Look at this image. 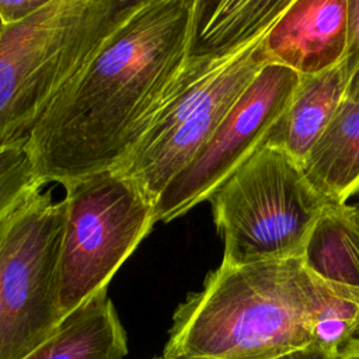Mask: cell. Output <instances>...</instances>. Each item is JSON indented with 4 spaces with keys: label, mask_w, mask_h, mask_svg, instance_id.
Instances as JSON below:
<instances>
[{
    "label": "cell",
    "mask_w": 359,
    "mask_h": 359,
    "mask_svg": "<svg viewBox=\"0 0 359 359\" xmlns=\"http://www.w3.org/2000/svg\"><path fill=\"white\" fill-rule=\"evenodd\" d=\"M195 0H142L53 98L27 140L41 185L118 168L174 94Z\"/></svg>",
    "instance_id": "6da1fadb"
},
{
    "label": "cell",
    "mask_w": 359,
    "mask_h": 359,
    "mask_svg": "<svg viewBox=\"0 0 359 359\" xmlns=\"http://www.w3.org/2000/svg\"><path fill=\"white\" fill-rule=\"evenodd\" d=\"M325 282L302 258L222 262L177 307L163 355L278 359L313 344Z\"/></svg>",
    "instance_id": "7a4b0ae2"
},
{
    "label": "cell",
    "mask_w": 359,
    "mask_h": 359,
    "mask_svg": "<svg viewBox=\"0 0 359 359\" xmlns=\"http://www.w3.org/2000/svg\"><path fill=\"white\" fill-rule=\"evenodd\" d=\"M142 0H49L0 38V150L42 115Z\"/></svg>",
    "instance_id": "3957f363"
},
{
    "label": "cell",
    "mask_w": 359,
    "mask_h": 359,
    "mask_svg": "<svg viewBox=\"0 0 359 359\" xmlns=\"http://www.w3.org/2000/svg\"><path fill=\"white\" fill-rule=\"evenodd\" d=\"M224 243V264L240 266L302 258L328 202L302 164L262 144L209 198Z\"/></svg>",
    "instance_id": "277c9868"
},
{
    "label": "cell",
    "mask_w": 359,
    "mask_h": 359,
    "mask_svg": "<svg viewBox=\"0 0 359 359\" xmlns=\"http://www.w3.org/2000/svg\"><path fill=\"white\" fill-rule=\"evenodd\" d=\"M262 38L220 59L187 60L174 94L118 167L153 205L268 65Z\"/></svg>",
    "instance_id": "5b68a950"
},
{
    "label": "cell",
    "mask_w": 359,
    "mask_h": 359,
    "mask_svg": "<svg viewBox=\"0 0 359 359\" xmlns=\"http://www.w3.org/2000/svg\"><path fill=\"white\" fill-rule=\"evenodd\" d=\"M59 264L62 321L108 287L156 222L154 205L121 170L65 185Z\"/></svg>",
    "instance_id": "8992f818"
},
{
    "label": "cell",
    "mask_w": 359,
    "mask_h": 359,
    "mask_svg": "<svg viewBox=\"0 0 359 359\" xmlns=\"http://www.w3.org/2000/svg\"><path fill=\"white\" fill-rule=\"evenodd\" d=\"M63 201L38 189L7 217L0 292L6 317L4 359H21L62 323L59 264Z\"/></svg>",
    "instance_id": "52a82bcc"
},
{
    "label": "cell",
    "mask_w": 359,
    "mask_h": 359,
    "mask_svg": "<svg viewBox=\"0 0 359 359\" xmlns=\"http://www.w3.org/2000/svg\"><path fill=\"white\" fill-rule=\"evenodd\" d=\"M302 76L266 65L245 88L194 160L167 185L154 205L156 222H170L209 201L215 191L265 142L292 100Z\"/></svg>",
    "instance_id": "ba28073f"
},
{
    "label": "cell",
    "mask_w": 359,
    "mask_h": 359,
    "mask_svg": "<svg viewBox=\"0 0 359 359\" xmlns=\"http://www.w3.org/2000/svg\"><path fill=\"white\" fill-rule=\"evenodd\" d=\"M348 0H293L262 38L268 65L311 76L346 55Z\"/></svg>",
    "instance_id": "9c48e42d"
},
{
    "label": "cell",
    "mask_w": 359,
    "mask_h": 359,
    "mask_svg": "<svg viewBox=\"0 0 359 359\" xmlns=\"http://www.w3.org/2000/svg\"><path fill=\"white\" fill-rule=\"evenodd\" d=\"M359 57L346 53L335 66L302 80L287 107L269 129L264 144L303 163L335 116Z\"/></svg>",
    "instance_id": "30bf717a"
},
{
    "label": "cell",
    "mask_w": 359,
    "mask_h": 359,
    "mask_svg": "<svg viewBox=\"0 0 359 359\" xmlns=\"http://www.w3.org/2000/svg\"><path fill=\"white\" fill-rule=\"evenodd\" d=\"M293 0H195L187 60L220 59L261 39Z\"/></svg>",
    "instance_id": "8fae6325"
},
{
    "label": "cell",
    "mask_w": 359,
    "mask_h": 359,
    "mask_svg": "<svg viewBox=\"0 0 359 359\" xmlns=\"http://www.w3.org/2000/svg\"><path fill=\"white\" fill-rule=\"evenodd\" d=\"M302 168L328 203L342 205L359 194V66L335 116Z\"/></svg>",
    "instance_id": "7c38bea8"
},
{
    "label": "cell",
    "mask_w": 359,
    "mask_h": 359,
    "mask_svg": "<svg viewBox=\"0 0 359 359\" xmlns=\"http://www.w3.org/2000/svg\"><path fill=\"white\" fill-rule=\"evenodd\" d=\"M126 353V332L104 289L21 359H123Z\"/></svg>",
    "instance_id": "4fadbf2b"
},
{
    "label": "cell",
    "mask_w": 359,
    "mask_h": 359,
    "mask_svg": "<svg viewBox=\"0 0 359 359\" xmlns=\"http://www.w3.org/2000/svg\"><path fill=\"white\" fill-rule=\"evenodd\" d=\"M302 262L325 282L359 290V205L328 203L309 236Z\"/></svg>",
    "instance_id": "5bb4252c"
},
{
    "label": "cell",
    "mask_w": 359,
    "mask_h": 359,
    "mask_svg": "<svg viewBox=\"0 0 359 359\" xmlns=\"http://www.w3.org/2000/svg\"><path fill=\"white\" fill-rule=\"evenodd\" d=\"M313 345L338 359L359 355V290L325 282Z\"/></svg>",
    "instance_id": "9a60e30c"
},
{
    "label": "cell",
    "mask_w": 359,
    "mask_h": 359,
    "mask_svg": "<svg viewBox=\"0 0 359 359\" xmlns=\"http://www.w3.org/2000/svg\"><path fill=\"white\" fill-rule=\"evenodd\" d=\"M41 188L27 150V140L0 150V222Z\"/></svg>",
    "instance_id": "2e32d148"
},
{
    "label": "cell",
    "mask_w": 359,
    "mask_h": 359,
    "mask_svg": "<svg viewBox=\"0 0 359 359\" xmlns=\"http://www.w3.org/2000/svg\"><path fill=\"white\" fill-rule=\"evenodd\" d=\"M48 1L49 0H0V20L4 27L15 25L45 7Z\"/></svg>",
    "instance_id": "e0dca14e"
},
{
    "label": "cell",
    "mask_w": 359,
    "mask_h": 359,
    "mask_svg": "<svg viewBox=\"0 0 359 359\" xmlns=\"http://www.w3.org/2000/svg\"><path fill=\"white\" fill-rule=\"evenodd\" d=\"M346 53L359 57V0H348Z\"/></svg>",
    "instance_id": "ac0fdd59"
},
{
    "label": "cell",
    "mask_w": 359,
    "mask_h": 359,
    "mask_svg": "<svg viewBox=\"0 0 359 359\" xmlns=\"http://www.w3.org/2000/svg\"><path fill=\"white\" fill-rule=\"evenodd\" d=\"M7 217H4L0 222V269H1V261H3V254H4V243H6V233H7ZM4 355H6V317H4L3 300H1V292H0V359H4Z\"/></svg>",
    "instance_id": "d6986e66"
},
{
    "label": "cell",
    "mask_w": 359,
    "mask_h": 359,
    "mask_svg": "<svg viewBox=\"0 0 359 359\" xmlns=\"http://www.w3.org/2000/svg\"><path fill=\"white\" fill-rule=\"evenodd\" d=\"M278 359H338L330 353H327L325 351L317 348L316 345H310L307 348H303V349H299V351H294V352H290L285 356H280Z\"/></svg>",
    "instance_id": "ffe728a7"
},
{
    "label": "cell",
    "mask_w": 359,
    "mask_h": 359,
    "mask_svg": "<svg viewBox=\"0 0 359 359\" xmlns=\"http://www.w3.org/2000/svg\"><path fill=\"white\" fill-rule=\"evenodd\" d=\"M153 359H208V358H194V356H181V355H160Z\"/></svg>",
    "instance_id": "44dd1931"
},
{
    "label": "cell",
    "mask_w": 359,
    "mask_h": 359,
    "mask_svg": "<svg viewBox=\"0 0 359 359\" xmlns=\"http://www.w3.org/2000/svg\"><path fill=\"white\" fill-rule=\"evenodd\" d=\"M4 28H6V27H4V24H3V22H1V20H0V38H1V35H3Z\"/></svg>",
    "instance_id": "7402d4cb"
},
{
    "label": "cell",
    "mask_w": 359,
    "mask_h": 359,
    "mask_svg": "<svg viewBox=\"0 0 359 359\" xmlns=\"http://www.w3.org/2000/svg\"><path fill=\"white\" fill-rule=\"evenodd\" d=\"M345 359H359V355H356V356H349V358H345Z\"/></svg>",
    "instance_id": "603a6c76"
}]
</instances>
